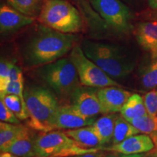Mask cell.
Wrapping results in <instances>:
<instances>
[{
	"label": "cell",
	"mask_w": 157,
	"mask_h": 157,
	"mask_svg": "<svg viewBox=\"0 0 157 157\" xmlns=\"http://www.w3.org/2000/svg\"><path fill=\"white\" fill-rule=\"evenodd\" d=\"M0 157H13V154L10 152H1Z\"/></svg>",
	"instance_id": "cell-33"
},
{
	"label": "cell",
	"mask_w": 157,
	"mask_h": 157,
	"mask_svg": "<svg viewBox=\"0 0 157 157\" xmlns=\"http://www.w3.org/2000/svg\"><path fill=\"white\" fill-rule=\"evenodd\" d=\"M38 74L49 87L62 98H70L82 85L76 68L69 57L40 66Z\"/></svg>",
	"instance_id": "cell-5"
},
{
	"label": "cell",
	"mask_w": 157,
	"mask_h": 157,
	"mask_svg": "<svg viewBox=\"0 0 157 157\" xmlns=\"http://www.w3.org/2000/svg\"><path fill=\"white\" fill-rule=\"evenodd\" d=\"M13 157H17V156H15V155H13Z\"/></svg>",
	"instance_id": "cell-38"
},
{
	"label": "cell",
	"mask_w": 157,
	"mask_h": 157,
	"mask_svg": "<svg viewBox=\"0 0 157 157\" xmlns=\"http://www.w3.org/2000/svg\"><path fill=\"white\" fill-rule=\"evenodd\" d=\"M69 157H103V155L99 152H94V153H88V154L76 155V156H69Z\"/></svg>",
	"instance_id": "cell-30"
},
{
	"label": "cell",
	"mask_w": 157,
	"mask_h": 157,
	"mask_svg": "<svg viewBox=\"0 0 157 157\" xmlns=\"http://www.w3.org/2000/svg\"><path fill=\"white\" fill-rule=\"evenodd\" d=\"M120 157H144L140 154H131V155H121Z\"/></svg>",
	"instance_id": "cell-34"
},
{
	"label": "cell",
	"mask_w": 157,
	"mask_h": 157,
	"mask_svg": "<svg viewBox=\"0 0 157 157\" xmlns=\"http://www.w3.org/2000/svg\"><path fill=\"white\" fill-rule=\"evenodd\" d=\"M0 119L1 121L15 124H20L21 121L2 100L0 101Z\"/></svg>",
	"instance_id": "cell-28"
},
{
	"label": "cell",
	"mask_w": 157,
	"mask_h": 157,
	"mask_svg": "<svg viewBox=\"0 0 157 157\" xmlns=\"http://www.w3.org/2000/svg\"><path fill=\"white\" fill-rule=\"evenodd\" d=\"M78 39L74 34H64L39 23L21 47L24 65L31 68L56 61L71 52Z\"/></svg>",
	"instance_id": "cell-1"
},
{
	"label": "cell",
	"mask_w": 157,
	"mask_h": 157,
	"mask_svg": "<svg viewBox=\"0 0 157 157\" xmlns=\"http://www.w3.org/2000/svg\"><path fill=\"white\" fill-rule=\"evenodd\" d=\"M36 19L23 15L9 5L0 7V32L2 35L14 33L35 23Z\"/></svg>",
	"instance_id": "cell-11"
},
{
	"label": "cell",
	"mask_w": 157,
	"mask_h": 157,
	"mask_svg": "<svg viewBox=\"0 0 157 157\" xmlns=\"http://www.w3.org/2000/svg\"><path fill=\"white\" fill-rule=\"evenodd\" d=\"M64 132L84 148H101L102 146L101 140L92 126L68 129Z\"/></svg>",
	"instance_id": "cell-16"
},
{
	"label": "cell",
	"mask_w": 157,
	"mask_h": 157,
	"mask_svg": "<svg viewBox=\"0 0 157 157\" xmlns=\"http://www.w3.org/2000/svg\"><path fill=\"white\" fill-rule=\"evenodd\" d=\"M141 84L146 90L154 89L157 87V58H154L151 63L143 72Z\"/></svg>",
	"instance_id": "cell-24"
},
{
	"label": "cell",
	"mask_w": 157,
	"mask_h": 157,
	"mask_svg": "<svg viewBox=\"0 0 157 157\" xmlns=\"http://www.w3.org/2000/svg\"><path fill=\"white\" fill-rule=\"evenodd\" d=\"M10 7L27 16L38 18L44 0H7Z\"/></svg>",
	"instance_id": "cell-19"
},
{
	"label": "cell",
	"mask_w": 157,
	"mask_h": 157,
	"mask_svg": "<svg viewBox=\"0 0 157 157\" xmlns=\"http://www.w3.org/2000/svg\"><path fill=\"white\" fill-rule=\"evenodd\" d=\"M98 89L81 85L70 98V105L76 112L84 117L93 118L102 113L101 104L98 96Z\"/></svg>",
	"instance_id": "cell-9"
},
{
	"label": "cell",
	"mask_w": 157,
	"mask_h": 157,
	"mask_svg": "<svg viewBox=\"0 0 157 157\" xmlns=\"http://www.w3.org/2000/svg\"><path fill=\"white\" fill-rule=\"evenodd\" d=\"M95 117H84L71 105H60L54 119V129H71L91 126L95 122Z\"/></svg>",
	"instance_id": "cell-13"
},
{
	"label": "cell",
	"mask_w": 157,
	"mask_h": 157,
	"mask_svg": "<svg viewBox=\"0 0 157 157\" xmlns=\"http://www.w3.org/2000/svg\"><path fill=\"white\" fill-rule=\"evenodd\" d=\"M154 157H157V151H156L154 153Z\"/></svg>",
	"instance_id": "cell-37"
},
{
	"label": "cell",
	"mask_w": 157,
	"mask_h": 157,
	"mask_svg": "<svg viewBox=\"0 0 157 157\" xmlns=\"http://www.w3.org/2000/svg\"><path fill=\"white\" fill-rule=\"evenodd\" d=\"M37 21L64 34H74L83 29L81 14L66 0H44Z\"/></svg>",
	"instance_id": "cell-4"
},
{
	"label": "cell",
	"mask_w": 157,
	"mask_h": 157,
	"mask_svg": "<svg viewBox=\"0 0 157 157\" xmlns=\"http://www.w3.org/2000/svg\"><path fill=\"white\" fill-rule=\"evenodd\" d=\"M117 117V115L109 113L99 118L91 125L99 137L102 146L112 140Z\"/></svg>",
	"instance_id": "cell-17"
},
{
	"label": "cell",
	"mask_w": 157,
	"mask_h": 157,
	"mask_svg": "<svg viewBox=\"0 0 157 157\" xmlns=\"http://www.w3.org/2000/svg\"><path fill=\"white\" fill-rule=\"evenodd\" d=\"M143 134L150 135L155 146H157V116L147 114L128 121Z\"/></svg>",
	"instance_id": "cell-21"
},
{
	"label": "cell",
	"mask_w": 157,
	"mask_h": 157,
	"mask_svg": "<svg viewBox=\"0 0 157 157\" xmlns=\"http://www.w3.org/2000/svg\"><path fill=\"white\" fill-rule=\"evenodd\" d=\"M155 144L152 138L146 134H137L131 136L122 142L101 149L123 155L140 154L152 151Z\"/></svg>",
	"instance_id": "cell-12"
},
{
	"label": "cell",
	"mask_w": 157,
	"mask_h": 157,
	"mask_svg": "<svg viewBox=\"0 0 157 157\" xmlns=\"http://www.w3.org/2000/svg\"><path fill=\"white\" fill-rule=\"evenodd\" d=\"M23 75L21 68L15 65L14 63L11 68L10 75V81H18V80L23 79Z\"/></svg>",
	"instance_id": "cell-29"
},
{
	"label": "cell",
	"mask_w": 157,
	"mask_h": 157,
	"mask_svg": "<svg viewBox=\"0 0 157 157\" xmlns=\"http://www.w3.org/2000/svg\"><path fill=\"white\" fill-rule=\"evenodd\" d=\"M140 131L121 116H117L115 121L114 132L112 138L113 145L122 142L128 137L140 134Z\"/></svg>",
	"instance_id": "cell-20"
},
{
	"label": "cell",
	"mask_w": 157,
	"mask_h": 157,
	"mask_svg": "<svg viewBox=\"0 0 157 157\" xmlns=\"http://www.w3.org/2000/svg\"><path fill=\"white\" fill-rule=\"evenodd\" d=\"M135 35L139 44L151 52L152 58H157V21H144L137 24Z\"/></svg>",
	"instance_id": "cell-15"
},
{
	"label": "cell",
	"mask_w": 157,
	"mask_h": 157,
	"mask_svg": "<svg viewBox=\"0 0 157 157\" xmlns=\"http://www.w3.org/2000/svg\"><path fill=\"white\" fill-rule=\"evenodd\" d=\"M105 157H117V156L114 154H108Z\"/></svg>",
	"instance_id": "cell-36"
},
{
	"label": "cell",
	"mask_w": 157,
	"mask_h": 157,
	"mask_svg": "<svg viewBox=\"0 0 157 157\" xmlns=\"http://www.w3.org/2000/svg\"><path fill=\"white\" fill-rule=\"evenodd\" d=\"M121 1H122L123 2H124L125 4H127V5H129L130 6L131 5L135 6V5H138L139 3L143 1V0H121Z\"/></svg>",
	"instance_id": "cell-32"
},
{
	"label": "cell",
	"mask_w": 157,
	"mask_h": 157,
	"mask_svg": "<svg viewBox=\"0 0 157 157\" xmlns=\"http://www.w3.org/2000/svg\"><path fill=\"white\" fill-rule=\"evenodd\" d=\"M148 7L153 10H157V0H147Z\"/></svg>",
	"instance_id": "cell-31"
},
{
	"label": "cell",
	"mask_w": 157,
	"mask_h": 157,
	"mask_svg": "<svg viewBox=\"0 0 157 157\" xmlns=\"http://www.w3.org/2000/svg\"><path fill=\"white\" fill-rule=\"evenodd\" d=\"M151 18L154 20V21H157V10L153 12L151 15Z\"/></svg>",
	"instance_id": "cell-35"
},
{
	"label": "cell",
	"mask_w": 157,
	"mask_h": 157,
	"mask_svg": "<svg viewBox=\"0 0 157 157\" xmlns=\"http://www.w3.org/2000/svg\"><path fill=\"white\" fill-rule=\"evenodd\" d=\"M121 116L127 121L148 114L144 99L138 94H132L121 109Z\"/></svg>",
	"instance_id": "cell-18"
},
{
	"label": "cell",
	"mask_w": 157,
	"mask_h": 157,
	"mask_svg": "<svg viewBox=\"0 0 157 157\" xmlns=\"http://www.w3.org/2000/svg\"><path fill=\"white\" fill-rule=\"evenodd\" d=\"M143 99L148 114L157 116V90L148 92Z\"/></svg>",
	"instance_id": "cell-27"
},
{
	"label": "cell",
	"mask_w": 157,
	"mask_h": 157,
	"mask_svg": "<svg viewBox=\"0 0 157 157\" xmlns=\"http://www.w3.org/2000/svg\"><path fill=\"white\" fill-rule=\"evenodd\" d=\"M69 58L75 66L82 85L95 88L119 86L102 68L85 56L80 45L74 46L70 52Z\"/></svg>",
	"instance_id": "cell-8"
},
{
	"label": "cell",
	"mask_w": 157,
	"mask_h": 157,
	"mask_svg": "<svg viewBox=\"0 0 157 157\" xmlns=\"http://www.w3.org/2000/svg\"><path fill=\"white\" fill-rule=\"evenodd\" d=\"M88 1L108 28L116 33L126 34L133 29L132 11L121 0Z\"/></svg>",
	"instance_id": "cell-7"
},
{
	"label": "cell",
	"mask_w": 157,
	"mask_h": 157,
	"mask_svg": "<svg viewBox=\"0 0 157 157\" xmlns=\"http://www.w3.org/2000/svg\"><path fill=\"white\" fill-rule=\"evenodd\" d=\"M80 46L85 56L112 78H124L134 70V60L119 45L85 39Z\"/></svg>",
	"instance_id": "cell-2"
},
{
	"label": "cell",
	"mask_w": 157,
	"mask_h": 157,
	"mask_svg": "<svg viewBox=\"0 0 157 157\" xmlns=\"http://www.w3.org/2000/svg\"><path fill=\"white\" fill-rule=\"evenodd\" d=\"M24 98L29 127L42 132L54 130V119L60 105L53 93L44 87L31 86L25 88Z\"/></svg>",
	"instance_id": "cell-3"
},
{
	"label": "cell",
	"mask_w": 157,
	"mask_h": 157,
	"mask_svg": "<svg viewBox=\"0 0 157 157\" xmlns=\"http://www.w3.org/2000/svg\"><path fill=\"white\" fill-rule=\"evenodd\" d=\"M14 62L2 58L0 62V97L3 96L6 87L10 82L11 68Z\"/></svg>",
	"instance_id": "cell-25"
},
{
	"label": "cell",
	"mask_w": 157,
	"mask_h": 157,
	"mask_svg": "<svg viewBox=\"0 0 157 157\" xmlns=\"http://www.w3.org/2000/svg\"><path fill=\"white\" fill-rule=\"evenodd\" d=\"M31 128L23 125L21 132H19L14 142L7 151L17 157H35L36 156L35 137Z\"/></svg>",
	"instance_id": "cell-14"
},
{
	"label": "cell",
	"mask_w": 157,
	"mask_h": 157,
	"mask_svg": "<svg viewBox=\"0 0 157 157\" xmlns=\"http://www.w3.org/2000/svg\"><path fill=\"white\" fill-rule=\"evenodd\" d=\"M23 125L15 124L1 121L0 123V150L1 152L7 151L12 143L14 142Z\"/></svg>",
	"instance_id": "cell-22"
},
{
	"label": "cell",
	"mask_w": 157,
	"mask_h": 157,
	"mask_svg": "<svg viewBox=\"0 0 157 157\" xmlns=\"http://www.w3.org/2000/svg\"><path fill=\"white\" fill-rule=\"evenodd\" d=\"M24 81L23 79L18 80V81H10L7 84L6 87L5 92L4 93L3 96L1 98L4 97L6 95L8 94H13V95H16L21 98V99L25 103V98H24Z\"/></svg>",
	"instance_id": "cell-26"
},
{
	"label": "cell",
	"mask_w": 157,
	"mask_h": 157,
	"mask_svg": "<svg viewBox=\"0 0 157 157\" xmlns=\"http://www.w3.org/2000/svg\"><path fill=\"white\" fill-rule=\"evenodd\" d=\"M1 100L21 121L25 120L29 118L26 103H24L19 96L8 94L1 98Z\"/></svg>",
	"instance_id": "cell-23"
},
{
	"label": "cell",
	"mask_w": 157,
	"mask_h": 157,
	"mask_svg": "<svg viewBox=\"0 0 157 157\" xmlns=\"http://www.w3.org/2000/svg\"><path fill=\"white\" fill-rule=\"evenodd\" d=\"M131 95L130 92L121 89L119 86L98 88V96L101 104L102 113L109 114L120 112Z\"/></svg>",
	"instance_id": "cell-10"
},
{
	"label": "cell",
	"mask_w": 157,
	"mask_h": 157,
	"mask_svg": "<svg viewBox=\"0 0 157 157\" xmlns=\"http://www.w3.org/2000/svg\"><path fill=\"white\" fill-rule=\"evenodd\" d=\"M37 157H69L76 155L98 152L101 148H87L61 131L42 132L35 141Z\"/></svg>",
	"instance_id": "cell-6"
}]
</instances>
